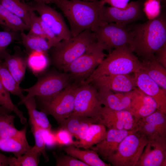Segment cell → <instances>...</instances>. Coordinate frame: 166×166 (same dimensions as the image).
<instances>
[{
  "mask_svg": "<svg viewBox=\"0 0 166 166\" xmlns=\"http://www.w3.org/2000/svg\"><path fill=\"white\" fill-rule=\"evenodd\" d=\"M76 83L69 84L55 96L47 98H37L41 111L51 115L60 124L73 113L77 89Z\"/></svg>",
  "mask_w": 166,
  "mask_h": 166,
  "instance_id": "cell-6",
  "label": "cell"
},
{
  "mask_svg": "<svg viewBox=\"0 0 166 166\" xmlns=\"http://www.w3.org/2000/svg\"><path fill=\"white\" fill-rule=\"evenodd\" d=\"M107 133L106 127L98 123H93L90 126L85 140L82 142L77 143L76 141L74 146L84 149L89 148L103 140Z\"/></svg>",
  "mask_w": 166,
  "mask_h": 166,
  "instance_id": "cell-27",
  "label": "cell"
},
{
  "mask_svg": "<svg viewBox=\"0 0 166 166\" xmlns=\"http://www.w3.org/2000/svg\"><path fill=\"white\" fill-rule=\"evenodd\" d=\"M34 11L39 15L41 19L55 34L60 41L72 37L61 15L44 3L35 2L31 5Z\"/></svg>",
  "mask_w": 166,
  "mask_h": 166,
  "instance_id": "cell-12",
  "label": "cell"
},
{
  "mask_svg": "<svg viewBox=\"0 0 166 166\" xmlns=\"http://www.w3.org/2000/svg\"><path fill=\"white\" fill-rule=\"evenodd\" d=\"M144 2L142 0L132 1L124 8L113 6L104 7L102 13L103 21L126 25L144 18L143 10Z\"/></svg>",
  "mask_w": 166,
  "mask_h": 166,
  "instance_id": "cell-11",
  "label": "cell"
},
{
  "mask_svg": "<svg viewBox=\"0 0 166 166\" xmlns=\"http://www.w3.org/2000/svg\"><path fill=\"white\" fill-rule=\"evenodd\" d=\"M80 0L86 1L94 2V1H98L100 0Z\"/></svg>",
  "mask_w": 166,
  "mask_h": 166,
  "instance_id": "cell-50",
  "label": "cell"
},
{
  "mask_svg": "<svg viewBox=\"0 0 166 166\" xmlns=\"http://www.w3.org/2000/svg\"><path fill=\"white\" fill-rule=\"evenodd\" d=\"M91 83L98 90L113 92H127L137 88L134 77L129 74L102 76Z\"/></svg>",
  "mask_w": 166,
  "mask_h": 166,
  "instance_id": "cell-17",
  "label": "cell"
},
{
  "mask_svg": "<svg viewBox=\"0 0 166 166\" xmlns=\"http://www.w3.org/2000/svg\"><path fill=\"white\" fill-rule=\"evenodd\" d=\"M43 135L46 145L51 146L56 145L54 132L51 130H43Z\"/></svg>",
  "mask_w": 166,
  "mask_h": 166,
  "instance_id": "cell-45",
  "label": "cell"
},
{
  "mask_svg": "<svg viewBox=\"0 0 166 166\" xmlns=\"http://www.w3.org/2000/svg\"><path fill=\"white\" fill-rule=\"evenodd\" d=\"M15 117L10 114H0V139L12 137L21 132L22 130H18L15 126Z\"/></svg>",
  "mask_w": 166,
  "mask_h": 166,
  "instance_id": "cell-32",
  "label": "cell"
},
{
  "mask_svg": "<svg viewBox=\"0 0 166 166\" xmlns=\"http://www.w3.org/2000/svg\"><path fill=\"white\" fill-rule=\"evenodd\" d=\"M91 30L97 42L109 53L113 49L128 45L132 40L131 30L124 24L105 22Z\"/></svg>",
  "mask_w": 166,
  "mask_h": 166,
  "instance_id": "cell-7",
  "label": "cell"
},
{
  "mask_svg": "<svg viewBox=\"0 0 166 166\" xmlns=\"http://www.w3.org/2000/svg\"><path fill=\"white\" fill-rule=\"evenodd\" d=\"M136 128L148 140L166 138V113L157 109L138 120L136 122Z\"/></svg>",
  "mask_w": 166,
  "mask_h": 166,
  "instance_id": "cell-13",
  "label": "cell"
},
{
  "mask_svg": "<svg viewBox=\"0 0 166 166\" xmlns=\"http://www.w3.org/2000/svg\"><path fill=\"white\" fill-rule=\"evenodd\" d=\"M81 150L73 145L67 146L64 149L67 154L83 162L88 166H110V164L104 162L98 153L90 148Z\"/></svg>",
  "mask_w": 166,
  "mask_h": 166,
  "instance_id": "cell-23",
  "label": "cell"
},
{
  "mask_svg": "<svg viewBox=\"0 0 166 166\" xmlns=\"http://www.w3.org/2000/svg\"><path fill=\"white\" fill-rule=\"evenodd\" d=\"M0 106L14 112L19 118L21 123L24 124L27 119L23 112L13 103L10 93L4 86L0 80Z\"/></svg>",
  "mask_w": 166,
  "mask_h": 166,
  "instance_id": "cell-33",
  "label": "cell"
},
{
  "mask_svg": "<svg viewBox=\"0 0 166 166\" xmlns=\"http://www.w3.org/2000/svg\"><path fill=\"white\" fill-rule=\"evenodd\" d=\"M35 2H40L48 4L53 3V0H33Z\"/></svg>",
  "mask_w": 166,
  "mask_h": 166,
  "instance_id": "cell-49",
  "label": "cell"
},
{
  "mask_svg": "<svg viewBox=\"0 0 166 166\" xmlns=\"http://www.w3.org/2000/svg\"><path fill=\"white\" fill-rule=\"evenodd\" d=\"M22 0H0V4L20 18L30 27V13L33 10L30 5Z\"/></svg>",
  "mask_w": 166,
  "mask_h": 166,
  "instance_id": "cell-28",
  "label": "cell"
},
{
  "mask_svg": "<svg viewBox=\"0 0 166 166\" xmlns=\"http://www.w3.org/2000/svg\"><path fill=\"white\" fill-rule=\"evenodd\" d=\"M34 11L33 9L30 11V29L28 33L45 38L39 17Z\"/></svg>",
  "mask_w": 166,
  "mask_h": 166,
  "instance_id": "cell-40",
  "label": "cell"
},
{
  "mask_svg": "<svg viewBox=\"0 0 166 166\" xmlns=\"http://www.w3.org/2000/svg\"><path fill=\"white\" fill-rule=\"evenodd\" d=\"M130 49L143 59L154 55L166 43V18L160 14L156 18L135 26L132 30Z\"/></svg>",
  "mask_w": 166,
  "mask_h": 166,
  "instance_id": "cell-2",
  "label": "cell"
},
{
  "mask_svg": "<svg viewBox=\"0 0 166 166\" xmlns=\"http://www.w3.org/2000/svg\"><path fill=\"white\" fill-rule=\"evenodd\" d=\"M141 70L161 88L166 90V69L155 59L154 55L141 62Z\"/></svg>",
  "mask_w": 166,
  "mask_h": 166,
  "instance_id": "cell-22",
  "label": "cell"
},
{
  "mask_svg": "<svg viewBox=\"0 0 166 166\" xmlns=\"http://www.w3.org/2000/svg\"><path fill=\"white\" fill-rule=\"evenodd\" d=\"M31 126L35 143L32 149L36 152L42 154L45 159L47 160L48 157L45 151L46 144L44 137L43 130L35 126Z\"/></svg>",
  "mask_w": 166,
  "mask_h": 166,
  "instance_id": "cell-36",
  "label": "cell"
},
{
  "mask_svg": "<svg viewBox=\"0 0 166 166\" xmlns=\"http://www.w3.org/2000/svg\"><path fill=\"white\" fill-rule=\"evenodd\" d=\"M134 117L128 110H115L105 107H102L97 123L109 128L132 130L136 128Z\"/></svg>",
  "mask_w": 166,
  "mask_h": 166,
  "instance_id": "cell-14",
  "label": "cell"
},
{
  "mask_svg": "<svg viewBox=\"0 0 166 166\" xmlns=\"http://www.w3.org/2000/svg\"><path fill=\"white\" fill-rule=\"evenodd\" d=\"M53 3L62 11L69 25L72 37L104 22L102 18L105 3L103 0H53Z\"/></svg>",
  "mask_w": 166,
  "mask_h": 166,
  "instance_id": "cell-1",
  "label": "cell"
},
{
  "mask_svg": "<svg viewBox=\"0 0 166 166\" xmlns=\"http://www.w3.org/2000/svg\"><path fill=\"white\" fill-rule=\"evenodd\" d=\"M148 140L138 131L126 136L116 151L104 159L114 166H136Z\"/></svg>",
  "mask_w": 166,
  "mask_h": 166,
  "instance_id": "cell-5",
  "label": "cell"
},
{
  "mask_svg": "<svg viewBox=\"0 0 166 166\" xmlns=\"http://www.w3.org/2000/svg\"><path fill=\"white\" fill-rule=\"evenodd\" d=\"M97 40L90 29L77 35L62 40L54 48L52 54L53 63L57 68L63 69L78 58Z\"/></svg>",
  "mask_w": 166,
  "mask_h": 166,
  "instance_id": "cell-4",
  "label": "cell"
},
{
  "mask_svg": "<svg viewBox=\"0 0 166 166\" xmlns=\"http://www.w3.org/2000/svg\"><path fill=\"white\" fill-rule=\"evenodd\" d=\"M134 74L136 87L155 101L158 109L166 113V90L141 69Z\"/></svg>",
  "mask_w": 166,
  "mask_h": 166,
  "instance_id": "cell-16",
  "label": "cell"
},
{
  "mask_svg": "<svg viewBox=\"0 0 166 166\" xmlns=\"http://www.w3.org/2000/svg\"><path fill=\"white\" fill-rule=\"evenodd\" d=\"M4 60V62L8 70L20 85L25 75L27 66V59L16 52L13 55L9 54Z\"/></svg>",
  "mask_w": 166,
  "mask_h": 166,
  "instance_id": "cell-25",
  "label": "cell"
},
{
  "mask_svg": "<svg viewBox=\"0 0 166 166\" xmlns=\"http://www.w3.org/2000/svg\"><path fill=\"white\" fill-rule=\"evenodd\" d=\"M22 104L25 106L28 111L31 126L38 127L43 130H51V125L46 114L37 109L35 97L24 101Z\"/></svg>",
  "mask_w": 166,
  "mask_h": 166,
  "instance_id": "cell-24",
  "label": "cell"
},
{
  "mask_svg": "<svg viewBox=\"0 0 166 166\" xmlns=\"http://www.w3.org/2000/svg\"><path fill=\"white\" fill-rule=\"evenodd\" d=\"M0 80L5 88L12 94L19 97L20 99L24 96L22 88L10 73L4 62L0 61Z\"/></svg>",
  "mask_w": 166,
  "mask_h": 166,
  "instance_id": "cell-30",
  "label": "cell"
},
{
  "mask_svg": "<svg viewBox=\"0 0 166 166\" xmlns=\"http://www.w3.org/2000/svg\"><path fill=\"white\" fill-rule=\"evenodd\" d=\"M158 109L155 101L139 89L133 90L129 111L136 122Z\"/></svg>",
  "mask_w": 166,
  "mask_h": 166,
  "instance_id": "cell-19",
  "label": "cell"
},
{
  "mask_svg": "<svg viewBox=\"0 0 166 166\" xmlns=\"http://www.w3.org/2000/svg\"><path fill=\"white\" fill-rule=\"evenodd\" d=\"M70 76L67 73H53L38 78L31 87L22 88L23 92L27 93L21 99L19 104L33 97L47 98L57 94L69 84Z\"/></svg>",
  "mask_w": 166,
  "mask_h": 166,
  "instance_id": "cell-9",
  "label": "cell"
},
{
  "mask_svg": "<svg viewBox=\"0 0 166 166\" xmlns=\"http://www.w3.org/2000/svg\"><path fill=\"white\" fill-rule=\"evenodd\" d=\"M22 42L26 49L30 53L34 51L42 52L47 54L51 48L47 39L43 37L26 34L21 32Z\"/></svg>",
  "mask_w": 166,
  "mask_h": 166,
  "instance_id": "cell-29",
  "label": "cell"
},
{
  "mask_svg": "<svg viewBox=\"0 0 166 166\" xmlns=\"http://www.w3.org/2000/svg\"><path fill=\"white\" fill-rule=\"evenodd\" d=\"M11 112L10 111L0 106V114H10Z\"/></svg>",
  "mask_w": 166,
  "mask_h": 166,
  "instance_id": "cell-48",
  "label": "cell"
},
{
  "mask_svg": "<svg viewBox=\"0 0 166 166\" xmlns=\"http://www.w3.org/2000/svg\"><path fill=\"white\" fill-rule=\"evenodd\" d=\"M141 68V62L128 45H124L114 49L109 53L92 73L81 83L90 84L103 76L135 73Z\"/></svg>",
  "mask_w": 166,
  "mask_h": 166,
  "instance_id": "cell-3",
  "label": "cell"
},
{
  "mask_svg": "<svg viewBox=\"0 0 166 166\" xmlns=\"http://www.w3.org/2000/svg\"><path fill=\"white\" fill-rule=\"evenodd\" d=\"M93 123H97V121L91 118L81 123L78 129L76 137V138L79 140L76 141L77 143H81L85 140L90 126Z\"/></svg>",
  "mask_w": 166,
  "mask_h": 166,
  "instance_id": "cell-43",
  "label": "cell"
},
{
  "mask_svg": "<svg viewBox=\"0 0 166 166\" xmlns=\"http://www.w3.org/2000/svg\"><path fill=\"white\" fill-rule=\"evenodd\" d=\"M16 32L11 30L0 31V59H4L9 54L6 49L17 39Z\"/></svg>",
  "mask_w": 166,
  "mask_h": 166,
  "instance_id": "cell-37",
  "label": "cell"
},
{
  "mask_svg": "<svg viewBox=\"0 0 166 166\" xmlns=\"http://www.w3.org/2000/svg\"><path fill=\"white\" fill-rule=\"evenodd\" d=\"M26 59L27 66L36 76L45 69L48 63L47 54L42 52H30Z\"/></svg>",
  "mask_w": 166,
  "mask_h": 166,
  "instance_id": "cell-31",
  "label": "cell"
},
{
  "mask_svg": "<svg viewBox=\"0 0 166 166\" xmlns=\"http://www.w3.org/2000/svg\"><path fill=\"white\" fill-rule=\"evenodd\" d=\"M57 166H88L79 160L67 154L63 155L56 159Z\"/></svg>",
  "mask_w": 166,
  "mask_h": 166,
  "instance_id": "cell-41",
  "label": "cell"
},
{
  "mask_svg": "<svg viewBox=\"0 0 166 166\" xmlns=\"http://www.w3.org/2000/svg\"><path fill=\"white\" fill-rule=\"evenodd\" d=\"M166 138L148 140L136 166H166Z\"/></svg>",
  "mask_w": 166,
  "mask_h": 166,
  "instance_id": "cell-15",
  "label": "cell"
},
{
  "mask_svg": "<svg viewBox=\"0 0 166 166\" xmlns=\"http://www.w3.org/2000/svg\"><path fill=\"white\" fill-rule=\"evenodd\" d=\"M161 2V1H163L164 2H166V0H160Z\"/></svg>",
  "mask_w": 166,
  "mask_h": 166,
  "instance_id": "cell-51",
  "label": "cell"
},
{
  "mask_svg": "<svg viewBox=\"0 0 166 166\" xmlns=\"http://www.w3.org/2000/svg\"><path fill=\"white\" fill-rule=\"evenodd\" d=\"M39 17L45 37L51 48L57 46L60 42L54 32Z\"/></svg>",
  "mask_w": 166,
  "mask_h": 166,
  "instance_id": "cell-42",
  "label": "cell"
},
{
  "mask_svg": "<svg viewBox=\"0 0 166 166\" xmlns=\"http://www.w3.org/2000/svg\"><path fill=\"white\" fill-rule=\"evenodd\" d=\"M160 0H147L144 2L143 10L148 20L157 18L161 14Z\"/></svg>",
  "mask_w": 166,
  "mask_h": 166,
  "instance_id": "cell-38",
  "label": "cell"
},
{
  "mask_svg": "<svg viewBox=\"0 0 166 166\" xmlns=\"http://www.w3.org/2000/svg\"><path fill=\"white\" fill-rule=\"evenodd\" d=\"M56 144L60 146L74 145L76 141L73 136L66 130L61 128L54 132Z\"/></svg>",
  "mask_w": 166,
  "mask_h": 166,
  "instance_id": "cell-39",
  "label": "cell"
},
{
  "mask_svg": "<svg viewBox=\"0 0 166 166\" xmlns=\"http://www.w3.org/2000/svg\"><path fill=\"white\" fill-rule=\"evenodd\" d=\"M0 25L14 31L29 30L30 27L18 16L0 4Z\"/></svg>",
  "mask_w": 166,
  "mask_h": 166,
  "instance_id": "cell-26",
  "label": "cell"
},
{
  "mask_svg": "<svg viewBox=\"0 0 166 166\" xmlns=\"http://www.w3.org/2000/svg\"><path fill=\"white\" fill-rule=\"evenodd\" d=\"M137 131V129L127 130L109 128L105 137L89 148L95 151L104 159L116 151L120 143L126 136Z\"/></svg>",
  "mask_w": 166,
  "mask_h": 166,
  "instance_id": "cell-18",
  "label": "cell"
},
{
  "mask_svg": "<svg viewBox=\"0 0 166 166\" xmlns=\"http://www.w3.org/2000/svg\"><path fill=\"white\" fill-rule=\"evenodd\" d=\"M156 60L166 69V43L154 54Z\"/></svg>",
  "mask_w": 166,
  "mask_h": 166,
  "instance_id": "cell-44",
  "label": "cell"
},
{
  "mask_svg": "<svg viewBox=\"0 0 166 166\" xmlns=\"http://www.w3.org/2000/svg\"><path fill=\"white\" fill-rule=\"evenodd\" d=\"M90 118L77 116L70 115L59 125L61 128L66 130L76 138L77 134L81 123Z\"/></svg>",
  "mask_w": 166,
  "mask_h": 166,
  "instance_id": "cell-35",
  "label": "cell"
},
{
  "mask_svg": "<svg viewBox=\"0 0 166 166\" xmlns=\"http://www.w3.org/2000/svg\"><path fill=\"white\" fill-rule=\"evenodd\" d=\"M11 157L0 153V166H9Z\"/></svg>",
  "mask_w": 166,
  "mask_h": 166,
  "instance_id": "cell-47",
  "label": "cell"
},
{
  "mask_svg": "<svg viewBox=\"0 0 166 166\" xmlns=\"http://www.w3.org/2000/svg\"><path fill=\"white\" fill-rule=\"evenodd\" d=\"M102 107L97 88L90 84H81L76 90L74 108L71 115L90 118L96 120L97 123Z\"/></svg>",
  "mask_w": 166,
  "mask_h": 166,
  "instance_id": "cell-10",
  "label": "cell"
},
{
  "mask_svg": "<svg viewBox=\"0 0 166 166\" xmlns=\"http://www.w3.org/2000/svg\"><path fill=\"white\" fill-rule=\"evenodd\" d=\"M40 154L33 151L31 148L29 152L18 157L11 156L9 166H38L39 160V156Z\"/></svg>",
  "mask_w": 166,
  "mask_h": 166,
  "instance_id": "cell-34",
  "label": "cell"
},
{
  "mask_svg": "<svg viewBox=\"0 0 166 166\" xmlns=\"http://www.w3.org/2000/svg\"><path fill=\"white\" fill-rule=\"evenodd\" d=\"M104 2L111 6L119 8H124L127 5L130 0H103Z\"/></svg>",
  "mask_w": 166,
  "mask_h": 166,
  "instance_id": "cell-46",
  "label": "cell"
},
{
  "mask_svg": "<svg viewBox=\"0 0 166 166\" xmlns=\"http://www.w3.org/2000/svg\"><path fill=\"white\" fill-rule=\"evenodd\" d=\"M26 129V127H25L16 135L0 139V150L12 153L15 157L30 151L32 147L30 145L27 141Z\"/></svg>",
  "mask_w": 166,
  "mask_h": 166,
  "instance_id": "cell-21",
  "label": "cell"
},
{
  "mask_svg": "<svg viewBox=\"0 0 166 166\" xmlns=\"http://www.w3.org/2000/svg\"><path fill=\"white\" fill-rule=\"evenodd\" d=\"M102 46L97 41L83 54L63 69L65 73L81 83L94 71L105 55Z\"/></svg>",
  "mask_w": 166,
  "mask_h": 166,
  "instance_id": "cell-8",
  "label": "cell"
},
{
  "mask_svg": "<svg viewBox=\"0 0 166 166\" xmlns=\"http://www.w3.org/2000/svg\"><path fill=\"white\" fill-rule=\"evenodd\" d=\"M133 90L127 92L98 90L100 101L105 107L115 110H129Z\"/></svg>",
  "mask_w": 166,
  "mask_h": 166,
  "instance_id": "cell-20",
  "label": "cell"
}]
</instances>
